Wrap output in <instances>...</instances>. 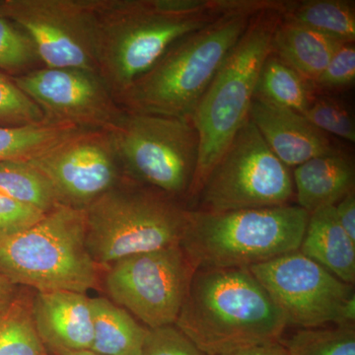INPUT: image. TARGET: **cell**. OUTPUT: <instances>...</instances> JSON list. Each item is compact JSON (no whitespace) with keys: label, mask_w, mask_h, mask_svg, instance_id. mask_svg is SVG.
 <instances>
[{"label":"cell","mask_w":355,"mask_h":355,"mask_svg":"<svg viewBox=\"0 0 355 355\" xmlns=\"http://www.w3.org/2000/svg\"><path fill=\"white\" fill-rule=\"evenodd\" d=\"M175 326L205 355L279 342L288 327L248 268L195 270Z\"/></svg>","instance_id":"cell-1"},{"label":"cell","mask_w":355,"mask_h":355,"mask_svg":"<svg viewBox=\"0 0 355 355\" xmlns=\"http://www.w3.org/2000/svg\"><path fill=\"white\" fill-rule=\"evenodd\" d=\"M256 14L231 13L187 35L116 101L125 111L190 119Z\"/></svg>","instance_id":"cell-2"},{"label":"cell","mask_w":355,"mask_h":355,"mask_svg":"<svg viewBox=\"0 0 355 355\" xmlns=\"http://www.w3.org/2000/svg\"><path fill=\"white\" fill-rule=\"evenodd\" d=\"M309 214L295 205L235 211L189 210L180 242L193 270L239 268L298 251Z\"/></svg>","instance_id":"cell-3"},{"label":"cell","mask_w":355,"mask_h":355,"mask_svg":"<svg viewBox=\"0 0 355 355\" xmlns=\"http://www.w3.org/2000/svg\"><path fill=\"white\" fill-rule=\"evenodd\" d=\"M93 4L97 72L116 100L175 42L226 15L163 13L150 0H93Z\"/></svg>","instance_id":"cell-4"},{"label":"cell","mask_w":355,"mask_h":355,"mask_svg":"<svg viewBox=\"0 0 355 355\" xmlns=\"http://www.w3.org/2000/svg\"><path fill=\"white\" fill-rule=\"evenodd\" d=\"M189 210L178 198L125 177L84 207L85 239L98 266L180 245Z\"/></svg>","instance_id":"cell-5"},{"label":"cell","mask_w":355,"mask_h":355,"mask_svg":"<svg viewBox=\"0 0 355 355\" xmlns=\"http://www.w3.org/2000/svg\"><path fill=\"white\" fill-rule=\"evenodd\" d=\"M279 21V12L272 9L252 17L193 112L191 120L198 132L200 151L189 198L198 197L212 168L249 119L259 73L272 51Z\"/></svg>","instance_id":"cell-6"},{"label":"cell","mask_w":355,"mask_h":355,"mask_svg":"<svg viewBox=\"0 0 355 355\" xmlns=\"http://www.w3.org/2000/svg\"><path fill=\"white\" fill-rule=\"evenodd\" d=\"M83 209L60 205L31 228L0 241V275L37 292L86 293L99 282Z\"/></svg>","instance_id":"cell-7"},{"label":"cell","mask_w":355,"mask_h":355,"mask_svg":"<svg viewBox=\"0 0 355 355\" xmlns=\"http://www.w3.org/2000/svg\"><path fill=\"white\" fill-rule=\"evenodd\" d=\"M109 132L125 176L175 198L188 196L200 151L190 119L125 110Z\"/></svg>","instance_id":"cell-8"},{"label":"cell","mask_w":355,"mask_h":355,"mask_svg":"<svg viewBox=\"0 0 355 355\" xmlns=\"http://www.w3.org/2000/svg\"><path fill=\"white\" fill-rule=\"evenodd\" d=\"M198 198V210L202 211L282 207L295 198L293 177L248 119L212 168Z\"/></svg>","instance_id":"cell-9"},{"label":"cell","mask_w":355,"mask_h":355,"mask_svg":"<svg viewBox=\"0 0 355 355\" xmlns=\"http://www.w3.org/2000/svg\"><path fill=\"white\" fill-rule=\"evenodd\" d=\"M286 318L301 329L354 324L355 294L299 251L249 268Z\"/></svg>","instance_id":"cell-10"},{"label":"cell","mask_w":355,"mask_h":355,"mask_svg":"<svg viewBox=\"0 0 355 355\" xmlns=\"http://www.w3.org/2000/svg\"><path fill=\"white\" fill-rule=\"evenodd\" d=\"M108 268L105 288L114 304L147 329L176 323L195 272L180 245L133 254Z\"/></svg>","instance_id":"cell-11"},{"label":"cell","mask_w":355,"mask_h":355,"mask_svg":"<svg viewBox=\"0 0 355 355\" xmlns=\"http://www.w3.org/2000/svg\"><path fill=\"white\" fill-rule=\"evenodd\" d=\"M0 14L31 38L43 67L97 72L93 0H2Z\"/></svg>","instance_id":"cell-12"},{"label":"cell","mask_w":355,"mask_h":355,"mask_svg":"<svg viewBox=\"0 0 355 355\" xmlns=\"http://www.w3.org/2000/svg\"><path fill=\"white\" fill-rule=\"evenodd\" d=\"M12 79L49 123L110 132L125 112L93 70L41 67Z\"/></svg>","instance_id":"cell-13"},{"label":"cell","mask_w":355,"mask_h":355,"mask_svg":"<svg viewBox=\"0 0 355 355\" xmlns=\"http://www.w3.org/2000/svg\"><path fill=\"white\" fill-rule=\"evenodd\" d=\"M55 189L62 205L84 209L123 178L109 132L79 130L29 160Z\"/></svg>","instance_id":"cell-14"},{"label":"cell","mask_w":355,"mask_h":355,"mask_svg":"<svg viewBox=\"0 0 355 355\" xmlns=\"http://www.w3.org/2000/svg\"><path fill=\"white\" fill-rule=\"evenodd\" d=\"M32 317L49 352L90 350L93 342L91 298L74 291L37 292Z\"/></svg>","instance_id":"cell-15"},{"label":"cell","mask_w":355,"mask_h":355,"mask_svg":"<svg viewBox=\"0 0 355 355\" xmlns=\"http://www.w3.org/2000/svg\"><path fill=\"white\" fill-rule=\"evenodd\" d=\"M249 120L258 128L270 150L288 168L338 150L326 133L297 112L253 100Z\"/></svg>","instance_id":"cell-16"},{"label":"cell","mask_w":355,"mask_h":355,"mask_svg":"<svg viewBox=\"0 0 355 355\" xmlns=\"http://www.w3.org/2000/svg\"><path fill=\"white\" fill-rule=\"evenodd\" d=\"M292 177L297 205L310 214L323 207H335L354 191V162L336 150L297 166Z\"/></svg>","instance_id":"cell-17"},{"label":"cell","mask_w":355,"mask_h":355,"mask_svg":"<svg viewBox=\"0 0 355 355\" xmlns=\"http://www.w3.org/2000/svg\"><path fill=\"white\" fill-rule=\"evenodd\" d=\"M299 252L347 284L355 282V242L336 218L335 207L309 214Z\"/></svg>","instance_id":"cell-18"},{"label":"cell","mask_w":355,"mask_h":355,"mask_svg":"<svg viewBox=\"0 0 355 355\" xmlns=\"http://www.w3.org/2000/svg\"><path fill=\"white\" fill-rule=\"evenodd\" d=\"M342 44L308 28L280 19L273 34L272 51L314 84Z\"/></svg>","instance_id":"cell-19"},{"label":"cell","mask_w":355,"mask_h":355,"mask_svg":"<svg viewBox=\"0 0 355 355\" xmlns=\"http://www.w3.org/2000/svg\"><path fill=\"white\" fill-rule=\"evenodd\" d=\"M93 342L90 352L100 355H141L148 329L108 298H91Z\"/></svg>","instance_id":"cell-20"},{"label":"cell","mask_w":355,"mask_h":355,"mask_svg":"<svg viewBox=\"0 0 355 355\" xmlns=\"http://www.w3.org/2000/svg\"><path fill=\"white\" fill-rule=\"evenodd\" d=\"M284 22L302 26L342 44L354 43V4L345 0L282 1L279 11Z\"/></svg>","instance_id":"cell-21"},{"label":"cell","mask_w":355,"mask_h":355,"mask_svg":"<svg viewBox=\"0 0 355 355\" xmlns=\"http://www.w3.org/2000/svg\"><path fill=\"white\" fill-rule=\"evenodd\" d=\"M312 85L272 51L261 65L254 100L304 114L314 100Z\"/></svg>","instance_id":"cell-22"},{"label":"cell","mask_w":355,"mask_h":355,"mask_svg":"<svg viewBox=\"0 0 355 355\" xmlns=\"http://www.w3.org/2000/svg\"><path fill=\"white\" fill-rule=\"evenodd\" d=\"M79 130H84L49 121L20 127L0 125V162L32 160Z\"/></svg>","instance_id":"cell-23"},{"label":"cell","mask_w":355,"mask_h":355,"mask_svg":"<svg viewBox=\"0 0 355 355\" xmlns=\"http://www.w3.org/2000/svg\"><path fill=\"white\" fill-rule=\"evenodd\" d=\"M0 193L46 214L62 205L51 182L26 160L0 162Z\"/></svg>","instance_id":"cell-24"},{"label":"cell","mask_w":355,"mask_h":355,"mask_svg":"<svg viewBox=\"0 0 355 355\" xmlns=\"http://www.w3.org/2000/svg\"><path fill=\"white\" fill-rule=\"evenodd\" d=\"M0 355H51L35 328L28 294L17 293L0 314Z\"/></svg>","instance_id":"cell-25"},{"label":"cell","mask_w":355,"mask_h":355,"mask_svg":"<svg viewBox=\"0 0 355 355\" xmlns=\"http://www.w3.org/2000/svg\"><path fill=\"white\" fill-rule=\"evenodd\" d=\"M282 343L287 355H355L354 324L301 329Z\"/></svg>","instance_id":"cell-26"},{"label":"cell","mask_w":355,"mask_h":355,"mask_svg":"<svg viewBox=\"0 0 355 355\" xmlns=\"http://www.w3.org/2000/svg\"><path fill=\"white\" fill-rule=\"evenodd\" d=\"M38 64L43 65L31 38L0 14V69L19 76L39 69Z\"/></svg>","instance_id":"cell-27"},{"label":"cell","mask_w":355,"mask_h":355,"mask_svg":"<svg viewBox=\"0 0 355 355\" xmlns=\"http://www.w3.org/2000/svg\"><path fill=\"white\" fill-rule=\"evenodd\" d=\"M46 121L38 105L18 87L12 77L0 73V125L20 127Z\"/></svg>","instance_id":"cell-28"},{"label":"cell","mask_w":355,"mask_h":355,"mask_svg":"<svg viewBox=\"0 0 355 355\" xmlns=\"http://www.w3.org/2000/svg\"><path fill=\"white\" fill-rule=\"evenodd\" d=\"M304 116L324 133L355 142V123L352 114L342 103L330 98H318L313 100L306 110Z\"/></svg>","instance_id":"cell-29"},{"label":"cell","mask_w":355,"mask_h":355,"mask_svg":"<svg viewBox=\"0 0 355 355\" xmlns=\"http://www.w3.org/2000/svg\"><path fill=\"white\" fill-rule=\"evenodd\" d=\"M141 355H205L175 324L148 329Z\"/></svg>","instance_id":"cell-30"},{"label":"cell","mask_w":355,"mask_h":355,"mask_svg":"<svg viewBox=\"0 0 355 355\" xmlns=\"http://www.w3.org/2000/svg\"><path fill=\"white\" fill-rule=\"evenodd\" d=\"M31 205H25L0 193V241L20 234L46 216Z\"/></svg>","instance_id":"cell-31"},{"label":"cell","mask_w":355,"mask_h":355,"mask_svg":"<svg viewBox=\"0 0 355 355\" xmlns=\"http://www.w3.org/2000/svg\"><path fill=\"white\" fill-rule=\"evenodd\" d=\"M354 80V43L343 44L313 85L324 89H343L352 86Z\"/></svg>","instance_id":"cell-32"},{"label":"cell","mask_w":355,"mask_h":355,"mask_svg":"<svg viewBox=\"0 0 355 355\" xmlns=\"http://www.w3.org/2000/svg\"><path fill=\"white\" fill-rule=\"evenodd\" d=\"M336 218L350 239L355 242V191H350L335 205Z\"/></svg>","instance_id":"cell-33"},{"label":"cell","mask_w":355,"mask_h":355,"mask_svg":"<svg viewBox=\"0 0 355 355\" xmlns=\"http://www.w3.org/2000/svg\"><path fill=\"white\" fill-rule=\"evenodd\" d=\"M222 355H287L286 347L282 340L258 347H247Z\"/></svg>","instance_id":"cell-34"},{"label":"cell","mask_w":355,"mask_h":355,"mask_svg":"<svg viewBox=\"0 0 355 355\" xmlns=\"http://www.w3.org/2000/svg\"><path fill=\"white\" fill-rule=\"evenodd\" d=\"M17 295L16 286L0 275V314L7 309L13 299Z\"/></svg>","instance_id":"cell-35"},{"label":"cell","mask_w":355,"mask_h":355,"mask_svg":"<svg viewBox=\"0 0 355 355\" xmlns=\"http://www.w3.org/2000/svg\"><path fill=\"white\" fill-rule=\"evenodd\" d=\"M51 355H100L90 350H83V352H51Z\"/></svg>","instance_id":"cell-36"}]
</instances>
